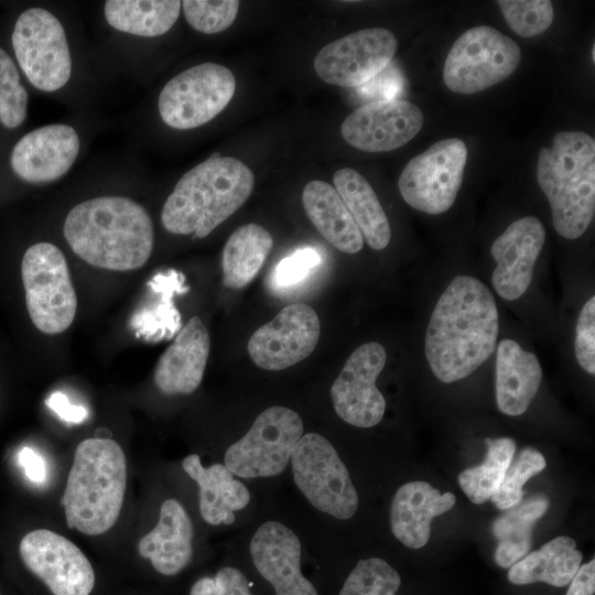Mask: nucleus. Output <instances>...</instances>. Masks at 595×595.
Here are the masks:
<instances>
[{
    "mask_svg": "<svg viewBox=\"0 0 595 595\" xmlns=\"http://www.w3.org/2000/svg\"><path fill=\"white\" fill-rule=\"evenodd\" d=\"M12 46L22 72L42 91L62 88L72 74V57L62 23L43 8L23 11L12 32Z\"/></svg>",
    "mask_w": 595,
    "mask_h": 595,
    "instance_id": "12",
    "label": "nucleus"
},
{
    "mask_svg": "<svg viewBox=\"0 0 595 595\" xmlns=\"http://www.w3.org/2000/svg\"><path fill=\"white\" fill-rule=\"evenodd\" d=\"M582 559L576 542L570 537L560 536L510 566L508 580L515 585L543 582L563 587L573 578Z\"/></svg>",
    "mask_w": 595,
    "mask_h": 595,
    "instance_id": "28",
    "label": "nucleus"
},
{
    "mask_svg": "<svg viewBox=\"0 0 595 595\" xmlns=\"http://www.w3.org/2000/svg\"><path fill=\"white\" fill-rule=\"evenodd\" d=\"M547 466L544 456L532 447L523 448L509 465L497 491L490 498L500 510L516 507L522 501L523 486Z\"/></svg>",
    "mask_w": 595,
    "mask_h": 595,
    "instance_id": "35",
    "label": "nucleus"
},
{
    "mask_svg": "<svg viewBox=\"0 0 595 595\" xmlns=\"http://www.w3.org/2000/svg\"><path fill=\"white\" fill-rule=\"evenodd\" d=\"M1 595V594H0Z\"/></svg>",
    "mask_w": 595,
    "mask_h": 595,
    "instance_id": "47",
    "label": "nucleus"
},
{
    "mask_svg": "<svg viewBox=\"0 0 595 595\" xmlns=\"http://www.w3.org/2000/svg\"><path fill=\"white\" fill-rule=\"evenodd\" d=\"M192 541L193 526L186 510L170 498L161 505L156 526L140 539L138 551L159 573L172 576L190 563Z\"/></svg>",
    "mask_w": 595,
    "mask_h": 595,
    "instance_id": "23",
    "label": "nucleus"
},
{
    "mask_svg": "<svg viewBox=\"0 0 595 595\" xmlns=\"http://www.w3.org/2000/svg\"><path fill=\"white\" fill-rule=\"evenodd\" d=\"M565 595H594L595 593V561L580 565L573 578L569 583Z\"/></svg>",
    "mask_w": 595,
    "mask_h": 595,
    "instance_id": "44",
    "label": "nucleus"
},
{
    "mask_svg": "<svg viewBox=\"0 0 595 595\" xmlns=\"http://www.w3.org/2000/svg\"><path fill=\"white\" fill-rule=\"evenodd\" d=\"M235 90L236 79L228 67L216 63L195 65L165 84L159 96V113L171 128H197L219 115Z\"/></svg>",
    "mask_w": 595,
    "mask_h": 595,
    "instance_id": "10",
    "label": "nucleus"
},
{
    "mask_svg": "<svg viewBox=\"0 0 595 595\" xmlns=\"http://www.w3.org/2000/svg\"><path fill=\"white\" fill-rule=\"evenodd\" d=\"M519 45L499 30L478 25L466 30L451 47L443 80L458 94H476L508 78L519 66Z\"/></svg>",
    "mask_w": 595,
    "mask_h": 595,
    "instance_id": "7",
    "label": "nucleus"
},
{
    "mask_svg": "<svg viewBox=\"0 0 595 595\" xmlns=\"http://www.w3.org/2000/svg\"><path fill=\"white\" fill-rule=\"evenodd\" d=\"M397 48L390 30H359L326 44L314 58V69L327 84L359 87L391 63Z\"/></svg>",
    "mask_w": 595,
    "mask_h": 595,
    "instance_id": "13",
    "label": "nucleus"
},
{
    "mask_svg": "<svg viewBox=\"0 0 595 595\" xmlns=\"http://www.w3.org/2000/svg\"><path fill=\"white\" fill-rule=\"evenodd\" d=\"M272 246V236L264 227L250 223L237 228L223 249L224 284L240 289L250 283L263 266Z\"/></svg>",
    "mask_w": 595,
    "mask_h": 595,
    "instance_id": "29",
    "label": "nucleus"
},
{
    "mask_svg": "<svg viewBox=\"0 0 595 595\" xmlns=\"http://www.w3.org/2000/svg\"><path fill=\"white\" fill-rule=\"evenodd\" d=\"M63 232L82 260L112 271L143 267L154 244L149 213L123 196H101L77 204L66 216Z\"/></svg>",
    "mask_w": 595,
    "mask_h": 595,
    "instance_id": "2",
    "label": "nucleus"
},
{
    "mask_svg": "<svg viewBox=\"0 0 595 595\" xmlns=\"http://www.w3.org/2000/svg\"><path fill=\"white\" fill-rule=\"evenodd\" d=\"M187 23L196 31L205 34L219 33L227 30L236 20L239 1H181Z\"/></svg>",
    "mask_w": 595,
    "mask_h": 595,
    "instance_id": "38",
    "label": "nucleus"
},
{
    "mask_svg": "<svg viewBox=\"0 0 595 595\" xmlns=\"http://www.w3.org/2000/svg\"><path fill=\"white\" fill-rule=\"evenodd\" d=\"M423 123V112L410 101H370L346 117L340 133L349 145L358 150L388 152L411 141Z\"/></svg>",
    "mask_w": 595,
    "mask_h": 595,
    "instance_id": "17",
    "label": "nucleus"
},
{
    "mask_svg": "<svg viewBox=\"0 0 595 595\" xmlns=\"http://www.w3.org/2000/svg\"><path fill=\"white\" fill-rule=\"evenodd\" d=\"M467 162V148L458 138L433 143L402 170L398 187L404 202L416 210L437 215L448 210L458 194Z\"/></svg>",
    "mask_w": 595,
    "mask_h": 595,
    "instance_id": "11",
    "label": "nucleus"
},
{
    "mask_svg": "<svg viewBox=\"0 0 595 595\" xmlns=\"http://www.w3.org/2000/svg\"><path fill=\"white\" fill-rule=\"evenodd\" d=\"M537 180L552 223L566 239L581 237L595 214V140L583 131H561L538 153Z\"/></svg>",
    "mask_w": 595,
    "mask_h": 595,
    "instance_id": "5",
    "label": "nucleus"
},
{
    "mask_svg": "<svg viewBox=\"0 0 595 595\" xmlns=\"http://www.w3.org/2000/svg\"><path fill=\"white\" fill-rule=\"evenodd\" d=\"M19 462L30 480L39 484L46 479L45 462L34 450L23 447L19 453Z\"/></svg>",
    "mask_w": 595,
    "mask_h": 595,
    "instance_id": "45",
    "label": "nucleus"
},
{
    "mask_svg": "<svg viewBox=\"0 0 595 595\" xmlns=\"http://www.w3.org/2000/svg\"><path fill=\"white\" fill-rule=\"evenodd\" d=\"M401 584L399 573L385 560H360L349 573L339 595H396Z\"/></svg>",
    "mask_w": 595,
    "mask_h": 595,
    "instance_id": "34",
    "label": "nucleus"
},
{
    "mask_svg": "<svg viewBox=\"0 0 595 595\" xmlns=\"http://www.w3.org/2000/svg\"><path fill=\"white\" fill-rule=\"evenodd\" d=\"M592 57H593V61H595V47L594 46L592 47Z\"/></svg>",
    "mask_w": 595,
    "mask_h": 595,
    "instance_id": "46",
    "label": "nucleus"
},
{
    "mask_svg": "<svg viewBox=\"0 0 595 595\" xmlns=\"http://www.w3.org/2000/svg\"><path fill=\"white\" fill-rule=\"evenodd\" d=\"M485 442L487 452L484 462L458 475L462 490L477 505L489 500L497 491L517 448L510 437L486 439Z\"/></svg>",
    "mask_w": 595,
    "mask_h": 595,
    "instance_id": "32",
    "label": "nucleus"
},
{
    "mask_svg": "<svg viewBox=\"0 0 595 595\" xmlns=\"http://www.w3.org/2000/svg\"><path fill=\"white\" fill-rule=\"evenodd\" d=\"M20 556L53 595H89L95 586L94 569L82 550L48 529H36L20 541Z\"/></svg>",
    "mask_w": 595,
    "mask_h": 595,
    "instance_id": "14",
    "label": "nucleus"
},
{
    "mask_svg": "<svg viewBox=\"0 0 595 595\" xmlns=\"http://www.w3.org/2000/svg\"><path fill=\"white\" fill-rule=\"evenodd\" d=\"M79 138L67 125H50L23 136L11 152V167L30 183H47L63 176L79 152Z\"/></svg>",
    "mask_w": 595,
    "mask_h": 595,
    "instance_id": "20",
    "label": "nucleus"
},
{
    "mask_svg": "<svg viewBox=\"0 0 595 595\" xmlns=\"http://www.w3.org/2000/svg\"><path fill=\"white\" fill-rule=\"evenodd\" d=\"M321 335V322L307 304L284 306L272 321L260 326L249 338L251 360L267 370H282L309 357Z\"/></svg>",
    "mask_w": 595,
    "mask_h": 595,
    "instance_id": "16",
    "label": "nucleus"
},
{
    "mask_svg": "<svg viewBox=\"0 0 595 595\" xmlns=\"http://www.w3.org/2000/svg\"><path fill=\"white\" fill-rule=\"evenodd\" d=\"M29 316L47 335L65 332L77 311V296L63 252L51 242H37L21 262Z\"/></svg>",
    "mask_w": 595,
    "mask_h": 595,
    "instance_id": "6",
    "label": "nucleus"
},
{
    "mask_svg": "<svg viewBox=\"0 0 595 595\" xmlns=\"http://www.w3.org/2000/svg\"><path fill=\"white\" fill-rule=\"evenodd\" d=\"M182 3L177 0H109L104 13L113 29L139 36H159L176 22Z\"/></svg>",
    "mask_w": 595,
    "mask_h": 595,
    "instance_id": "31",
    "label": "nucleus"
},
{
    "mask_svg": "<svg viewBox=\"0 0 595 595\" xmlns=\"http://www.w3.org/2000/svg\"><path fill=\"white\" fill-rule=\"evenodd\" d=\"M303 430V421L295 411L282 405L270 407L227 448L224 465L242 478L280 475L291 461Z\"/></svg>",
    "mask_w": 595,
    "mask_h": 595,
    "instance_id": "8",
    "label": "nucleus"
},
{
    "mask_svg": "<svg viewBox=\"0 0 595 595\" xmlns=\"http://www.w3.org/2000/svg\"><path fill=\"white\" fill-rule=\"evenodd\" d=\"M257 571L274 588L275 595H317L301 572V543L298 536L278 521H267L250 541Z\"/></svg>",
    "mask_w": 595,
    "mask_h": 595,
    "instance_id": "19",
    "label": "nucleus"
},
{
    "mask_svg": "<svg viewBox=\"0 0 595 595\" xmlns=\"http://www.w3.org/2000/svg\"><path fill=\"white\" fill-rule=\"evenodd\" d=\"M499 315L491 291L477 278L456 275L439 298L424 351L434 376L451 383L473 374L494 353Z\"/></svg>",
    "mask_w": 595,
    "mask_h": 595,
    "instance_id": "1",
    "label": "nucleus"
},
{
    "mask_svg": "<svg viewBox=\"0 0 595 595\" xmlns=\"http://www.w3.org/2000/svg\"><path fill=\"white\" fill-rule=\"evenodd\" d=\"M574 353L578 365L595 374V296L582 307L575 327Z\"/></svg>",
    "mask_w": 595,
    "mask_h": 595,
    "instance_id": "39",
    "label": "nucleus"
},
{
    "mask_svg": "<svg viewBox=\"0 0 595 595\" xmlns=\"http://www.w3.org/2000/svg\"><path fill=\"white\" fill-rule=\"evenodd\" d=\"M386 361V349L377 342L365 343L351 353L331 388L342 420L357 428H371L382 420L386 400L376 381Z\"/></svg>",
    "mask_w": 595,
    "mask_h": 595,
    "instance_id": "15",
    "label": "nucleus"
},
{
    "mask_svg": "<svg viewBox=\"0 0 595 595\" xmlns=\"http://www.w3.org/2000/svg\"><path fill=\"white\" fill-rule=\"evenodd\" d=\"M548 508V498L534 495L494 521L493 533L498 540L494 554L497 565L508 569L529 553L533 527Z\"/></svg>",
    "mask_w": 595,
    "mask_h": 595,
    "instance_id": "30",
    "label": "nucleus"
},
{
    "mask_svg": "<svg viewBox=\"0 0 595 595\" xmlns=\"http://www.w3.org/2000/svg\"><path fill=\"white\" fill-rule=\"evenodd\" d=\"M210 349L203 321L193 316L159 358L154 382L165 394H188L202 382Z\"/></svg>",
    "mask_w": 595,
    "mask_h": 595,
    "instance_id": "21",
    "label": "nucleus"
},
{
    "mask_svg": "<svg viewBox=\"0 0 595 595\" xmlns=\"http://www.w3.org/2000/svg\"><path fill=\"white\" fill-rule=\"evenodd\" d=\"M333 182L369 247L385 249L391 239L390 224L368 181L356 170L344 167L335 172Z\"/></svg>",
    "mask_w": 595,
    "mask_h": 595,
    "instance_id": "27",
    "label": "nucleus"
},
{
    "mask_svg": "<svg viewBox=\"0 0 595 595\" xmlns=\"http://www.w3.org/2000/svg\"><path fill=\"white\" fill-rule=\"evenodd\" d=\"M542 379L538 357L513 339L500 340L496 354V402L500 412L516 416L524 413Z\"/></svg>",
    "mask_w": 595,
    "mask_h": 595,
    "instance_id": "24",
    "label": "nucleus"
},
{
    "mask_svg": "<svg viewBox=\"0 0 595 595\" xmlns=\"http://www.w3.org/2000/svg\"><path fill=\"white\" fill-rule=\"evenodd\" d=\"M497 3L509 28L522 37L540 35L553 22L554 9L549 0H499Z\"/></svg>",
    "mask_w": 595,
    "mask_h": 595,
    "instance_id": "36",
    "label": "nucleus"
},
{
    "mask_svg": "<svg viewBox=\"0 0 595 595\" xmlns=\"http://www.w3.org/2000/svg\"><path fill=\"white\" fill-rule=\"evenodd\" d=\"M456 502L454 494H442L426 482H410L396 491L390 509L393 536L405 547L420 549L431 534V522L436 516L451 510Z\"/></svg>",
    "mask_w": 595,
    "mask_h": 595,
    "instance_id": "22",
    "label": "nucleus"
},
{
    "mask_svg": "<svg viewBox=\"0 0 595 595\" xmlns=\"http://www.w3.org/2000/svg\"><path fill=\"white\" fill-rule=\"evenodd\" d=\"M253 185L244 162L214 153L178 180L163 205L162 225L171 234L204 238L245 204Z\"/></svg>",
    "mask_w": 595,
    "mask_h": 595,
    "instance_id": "3",
    "label": "nucleus"
},
{
    "mask_svg": "<svg viewBox=\"0 0 595 595\" xmlns=\"http://www.w3.org/2000/svg\"><path fill=\"white\" fill-rule=\"evenodd\" d=\"M182 467L198 485L199 511L206 522L213 526L231 524L235 511L249 504V490L225 465L204 467L199 456L191 454L183 459Z\"/></svg>",
    "mask_w": 595,
    "mask_h": 595,
    "instance_id": "25",
    "label": "nucleus"
},
{
    "mask_svg": "<svg viewBox=\"0 0 595 595\" xmlns=\"http://www.w3.org/2000/svg\"><path fill=\"white\" fill-rule=\"evenodd\" d=\"M294 482L318 510L337 519H350L358 494L349 473L331 442L310 432L300 439L291 456Z\"/></svg>",
    "mask_w": 595,
    "mask_h": 595,
    "instance_id": "9",
    "label": "nucleus"
},
{
    "mask_svg": "<svg viewBox=\"0 0 595 595\" xmlns=\"http://www.w3.org/2000/svg\"><path fill=\"white\" fill-rule=\"evenodd\" d=\"M302 203L312 224L332 246L349 255L361 250V232L329 183L321 180L309 182L302 193Z\"/></svg>",
    "mask_w": 595,
    "mask_h": 595,
    "instance_id": "26",
    "label": "nucleus"
},
{
    "mask_svg": "<svg viewBox=\"0 0 595 595\" xmlns=\"http://www.w3.org/2000/svg\"><path fill=\"white\" fill-rule=\"evenodd\" d=\"M28 93L10 55L0 47V121L17 128L26 116Z\"/></svg>",
    "mask_w": 595,
    "mask_h": 595,
    "instance_id": "37",
    "label": "nucleus"
},
{
    "mask_svg": "<svg viewBox=\"0 0 595 595\" xmlns=\"http://www.w3.org/2000/svg\"><path fill=\"white\" fill-rule=\"evenodd\" d=\"M320 262L321 256L315 249H299L277 264L272 274L273 282L278 286L294 285L304 280Z\"/></svg>",
    "mask_w": 595,
    "mask_h": 595,
    "instance_id": "41",
    "label": "nucleus"
},
{
    "mask_svg": "<svg viewBox=\"0 0 595 595\" xmlns=\"http://www.w3.org/2000/svg\"><path fill=\"white\" fill-rule=\"evenodd\" d=\"M544 242L545 229L534 216L515 220L494 240L490 253L497 266L491 282L499 296L513 301L527 291Z\"/></svg>",
    "mask_w": 595,
    "mask_h": 595,
    "instance_id": "18",
    "label": "nucleus"
},
{
    "mask_svg": "<svg viewBox=\"0 0 595 595\" xmlns=\"http://www.w3.org/2000/svg\"><path fill=\"white\" fill-rule=\"evenodd\" d=\"M126 486L127 463L121 446L105 437L82 441L61 498L67 526L87 536L108 531L120 515Z\"/></svg>",
    "mask_w": 595,
    "mask_h": 595,
    "instance_id": "4",
    "label": "nucleus"
},
{
    "mask_svg": "<svg viewBox=\"0 0 595 595\" xmlns=\"http://www.w3.org/2000/svg\"><path fill=\"white\" fill-rule=\"evenodd\" d=\"M190 595H252L246 576L238 569L226 566L214 577H202L194 583Z\"/></svg>",
    "mask_w": 595,
    "mask_h": 595,
    "instance_id": "40",
    "label": "nucleus"
},
{
    "mask_svg": "<svg viewBox=\"0 0 595 595\" xmlns=\"http://www.w3.org/2000/svg\"><path fill=\"white\" fill-rule=\"evenodd\" d=\"M46 405L65 422L77 424L85 421L88 416V411L85 407L71 403L68 398L60 391L53 392L46 399Z\"/></svg>",
    "mask_w": 595,
    "mask_h": 595,
    "instance_id": "43",
    "label": "nucleus"
},
{
    "mask_svg": "<svg viewBox=\"0 0 595 595\" xmlns=\"http://www.w3.org/2000/svg\"><path fill=\"white\" fill-rule=\"evenodd\" d=\"M403 87V77L390 64L366 84L357 87L358 93L372 101L394 100Z\"/></svg>",
    "mask_w": 595,
    "mask_h": 595,
    "instance_id": "42",
    "label": "nucleus"
},
{
    "mask_svg": "<svg viewBox=\"0 0 595 595\" xmlns=\"http://www.w3.org/2000/svg\"><path fill=\"white\" fill-rule=\"evenodd\" d=\"M159 290L160 299L155 304L147 309L144 313L136 316L138 318L139 332L147 338L159 340L172 337L181 327V316L175 309L172 299L175 292L184 291V275L174 270L169 274H158L153 278Z\"/></svg>",
    "mask_w": 595,
    "mask_h": 595,
    "instance_id": "33",
    "label": "nucleus"
}]
</instances>
